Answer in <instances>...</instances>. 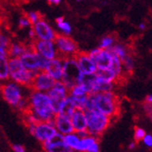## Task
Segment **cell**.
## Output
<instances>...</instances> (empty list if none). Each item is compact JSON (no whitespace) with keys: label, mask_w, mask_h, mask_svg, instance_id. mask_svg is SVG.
Instances as JSON below:
<instances>
[{"label":"cell","mask_w":152,"mask_h":152,"mask_svg":"<svg viewBox=\"0 0 152 152\" xmlns=\"http://www.w3.org/2000/svg\"><path fill=\"white\" fill-rule=\"evenodd\" d=\"M85 110H97L112 119L120 111L119 98L114 91L89 94Z\"/></svg>","instance_id":"6da1fadb"},{"label":"cell","mask_w":152,"mask_h":152,"mask_svg":"<svg viewBox=\"0 0 152 152\" xmlns=\"http://www.w3.org/2000/svg\"><path fill=\"white\" fill-rule=\"evenodd\" d=\"M29 110L40 121H52L56 113L53 110L49 96L45 92H40L31 89V93L28 97Z\"/></svg>","instance_id":"7a4b0ae2"},{"label":"cell","mask_w":152,"mask_h":152,"mask_svg":"<svg viewBox=\"0 0 152 152\" xmlns=\"http://www.w3.org/2000/svg\"><path fill=\"white\" fill-rule=\"evenodd\" d=\"M0 91L4 99L12 107L21 110L22 112L28 109V97L24 96L22 87L19 83L11 80L0 83Z\"/></svg>","instance_id":"3957f363"},{"label":"cell","mask_w":152,"mask_h":152,"mask_svg":"<svg viewBox=\"0 0 152 152\" xmlns=\"http://www.w3.org/2000/svg\"><path fill=\"white\" fill-rule=\"evenodd\" d=\"M10 80L20 85L21 86L31 89L32 83L37 72L27 70L21 63L20 58H10Z\"/></svg>","instance_id":"277c9868"},{"label":"cell","mask_w":152,"mask_h":152,"mask_svg":"<svg viewBox=\"0 0 152 152\" xmlns=\"http://www.w3.org/2000/svg\"><path fill=\"white\" fill-rule=\"evenodd\" d=\"M87 121V132L96 137L99 136L107 130L111 118L97 110H85Z\"/></svg>","instance_id":"5b68a950"},{"label":"cell","mask_w":152,"mask_h":152,"mask_svg":"<svg viewBox=\"0 0 152 152\" xmlns=\"http://www.w3.org/2000/svg\"><path fill=\"white\" fill-rule=\"evenodd\" d=\"M83 73L79 68L75 57L63 58V76L62 82L69 88V90L80 82Z\"/></svg>","instance_id":"8992f818"},{"label":"cell","mask_w":152,"mask_h":152,"mask_svg":"<svg viewBox=\"0 0 152 152\" xmlns=\"http://www.w3.org/2000/svg\"><path fill=\"white\" fill-rule=\"evenodd\" d=\"M54 43L58 51V57L61 58L74 57L79 52L77 44L69 35L57 34Z\"/></svg>","instance_id":"52a82bcc"},{"label":"cell","mask_w":152,"mask_h":152,"mask_svg":"<svg viewBox=\"0 0 152 152\" xmlns=\"http://www.w3.org/2000/svg\"><path fill=\"white\" fill-rule=\"evenodd\" d=\"M20 58L26 69L34 72L45 71L48 63V59L38 54L34 49L27 51Z\"/></svg>","instance_id":"ba28073f"},{"label":"cell","mask_w":152,"mask_h":152,"mask_svg":"<svg viewBox=\"0 0 152 152\" xmlns=\"http://www.w3.org/2000/svg\"><path fill=\"white\" fill-rule=\"evenodd\" d=\"M31 134L41 142H45L55 135L58 131L54 125V121H38L37 124L28 125Z\"/></svg>","instance_id":"9c48e42d"},{"label":"cell","mask_w":152,"mask_h":152,"mask_svg":"<svg viewBox=\"0 0 152 152\" xmlns=\"http://www.w3.org/2000/svg\"><path fill=\"white\" fill-rule=\"evenodd\" d=\"M47 93L51 99L53 110L57 114L58 112L60 104L66 96H69V88L62 81H56L55 85Z\"/></svg>","instance_id":"30bf717a"},{"label":"cell","mask_w":152,"mask_h":152,"mask_svg":"<svg viewBox=\"0 0 152 152\" xmlns=\"http://www.w3.org/2000/svg\"><path fill=\"white\" fill-rule=\"evenodd\" d=\"M88 54L95 61L97 70L109 69L111 66L113 59V54L111 51L96 48L91 50Z\"/></svg>","instance_id":"8fae6325"},{"label":"cell","mask_w":152,"mask_h":152,"mask_svg":"<svg viewBox=\"0 0 152 152\" xmlns=\"http://www.w3.org/2000/svg\"><path fill=\"white\" fill-rule=\"evenodd\" d=\"M43 145L45 152H74L64 142V135L58 132L50 139L43 142Z\"/></svg>","instance_id":"7c38bea8"},{"label":"cell","mask_w":152,"mask_h":152,"mask_svg":"<svg viewBox=\"0 0 152 152\" xmlns=\"http://www.w3.org/2000/svg\"><path fill=\"white\" fill-rule=\"evenodd\" d=\"M55 83L56 80L53 79L47 72L40 71L35 74L34 81L32 83L31 89L47 93L53 87Z\"/></svg>","instance_id":"4fadbf2b"},{"label":"cell","mask_w":152,"mask_h":152,"mask_svg":"<svg viewBox=\"0 0 152 152\" xmlns=\"http://www.w3.org/2000/svg\"><path fill=\"white\" fill-rule=\"evenodd\" d=\"M34 50L47 59H53L58 57V51L54 41L34 39L32 41Z\"/></svg>","instance_id":"5bb4252c"},{"label":"cell","mask_w":152,"mask_h":152,"mask_svg":"<svg viewBox=\"0 0 152 152\" xmlns=\"http://www.w3.org/2000/svg\"><path fill=\"white\" fill-rule=\"evenodd\" d=\"M32 28L34 30L35 39L49 40V41L55 40L57 33L53 30V28L49 25L48 22L44 18H42L40 20H38L36 23H34L32 26Z\"/></svg>","instance_id":"9a60e30c"},{"label":"cell","mask_w":152,"mask_h":152,"mask_svg":"<svg viewBox=\"0 0 152 152\" xmlns=\"http://www.w3.org/2000/svg\"><path fill=\"white\" fill-rule=\"evenodd\" d=\"M74 57L77 60V63L83 74H95L96 72V65L88 53L78 52Z\"/></svg>","instance_id":"2e32d148"},{"label":"cell","mask_w":152,"mask_h":152,"mask_svg":"<svg viewBox=\"0 0 152 152\" xmlns=\"http://www.w3.org/2000/svg\"><path fill=\"white\" fill-rule=\"evenodd\" d=\"M45 71L56 81H61L63 76V58L57 57L49 59Z\"/></svg>","instance_id":"e0dca14e"},{"label":"cell","mask_w":152,"mask_h":152,"mask_svg":"<svg viewBox=\"0 0 152 152\" xmlns=\"http://www.w3.org/2000/svg\"><path fill=\"white\" fill-rule=\"evenodd\" d=\"M73 130L76 133L87 131V121L85 110L76 109L71 116Z\"/></svg>","instance_id":"ac0fdd59"},{"label":"cell","mask_w":152,"mask_h":152,"mask_svg":"<svg viewBox=\"0 0 152 152\" xmlns=\"http://www.w3.org/2000/svg\"><path fill=\"white\" fill-rule=\"evenodd\" d=\"M53 121H54V125L57 129V131L60 134H62L63 135L74 132L72 121H71V117H68V116L62 115V114L58 113L55 115V118L53 120Z\"/></svg>","instance_id":"d6986e66"},{"label":"cell","mask_w":152,"mask_h":152,"mask_svg":"<svg viewBox=\"0 0 152 152\" xmlns=\"http://www.w3.org/2000/svg\"><path fill=\"white\" fill-rule=\"evenodd\" d=\"M34 49L33 43L23 42H11L9 48V58H20L29 50Z\"/></svg>","instance_id":"ffe728a7"},{"label":"cell","mask_w":152,"mask_h":152,"mask_svg":"<svg viewBox=\"0 0 152 152\" xmlns=\"http://www.w3.org/2000/svg\"><path fill=\"white\" fill-rule=\"evenodd\" d=\"M75 110H76V106L74 102L72 101V97L70 96H68L64 98L61 104H60V107H59L58 113L62 114V115H65L68 117H71Z\"/></svg>","instance_id":"44dd1931"},{"label":"cell","mask_w":152,"mask_h":152,"mask_svg":"<svg viewBox=\"0 0 152 152\" xmlns=\"http://www.w3.org/2000/svg\"><path fill=\"white\" fill-rule=\"evenodd\" d=\"M9 56L0 54V83L10 80Z\"/></svg>","instance_id":"7402d4cb"},{"label":"cell","mask_w":152,"mask_h":152,"mask_svg":"<svg viewBox=\"0 0 152 152\" xmlns=\"http://www.w3.org/2000/svg\"><path fill=\"white\" fill-rule=\"evenodd\" d=\"M96 74L99 78H101L102 80H104L106 82L116 83L120 80V78L118 77V75L110 69V68H109V69H105V70H97Z\"/></svg>","instance_id":"603a6c76"},{"label":"cell","mask_w":152,"mask_h":152,"mask_svg":"<svg viewBox=\"0 0 152 152\" xmlns=\"http://www.w3.org/2000/svg\"><path fill=\"white\" fill-rule=\"evenodd\" d=\"M80 140H81V136L76 132H72L71 134L64 135V142L74 151H76V149H77Z\"/></svg>","instance_id":"cb8c5ba5"},{"label":"cell","mask_w":152,"mask_h":152,"mask_svg":"<svg viewBox=\"0 0 152 152\" xmlns=\"http://www.w3.org/2000/svg\"><path fill=\"white\" fill-rule=\"evenodd\" d=\"M11 44L10 37L0 30V54L9 56V48Z\"/></svg>","instance_id":"d4e9b609"},{"label":"cell","mask_w":152,"mask_h":152,"mask_svg":"<svg viewBox=\"0 0 152 152\" xmlns=\"http://www.w3.org/2000/svg\"><path fill=\"white\" fill-rule=\"evenodd\" d=\"M109 50L111 51L114 55H116L117 57H119L121 58V60L124 59L128 54H130V53H129V49H128V48L126 47V45H124V44H119V43H116Z\"/></svg>","instance_id":"484cf974"},{"label":"cell","mask_w":152,"mask_h":152,"mask_svg":"<svg viewBox=\"0 0 152 152\" xmlns=\"http://www.w3.org/2000/svg\"><path fill=\"white\" fill-rule=\"evenodd\" d=\"M57 26L59 29V31L61 32L62 34L65 35H70L72 34V26L68 21L64 20L63 17H58L56 20Z\"/></svg>","instance_id":"4316f807"},{"label":"cell","mask_w":152,"mask_h":152,"mask_svg":"<svg viewBox=\"0 0 152 152\" xmlns=\"http://www.w3.org/2000/svg\"><path fill=\"white\" fill-rule=\"evenodd\" d=\"M115 44H116V38L115 37H114L113 35H106L101 39L98 48H101V49H108L109 50Z\"/></svg>","instance_id":"83f0119b"},{"label":"cell","mask_w":152,"mask_h":152,"mask_svg":"<svg viewBox=\"0 0 152 152\" xmlns=\"http://www.w3.org/2000/svg\"><path fill=\"white\" fill-rule=\"evenodd\" d=\"M121 63H123V67L125 72L130 73L133 72L134 68V61L131 54H128L124 59H121Z\"/></svg>","instance_id":"f1b7e54d"},{"label":"cell","mask_w":152,"mask_h":152,"mask_svg":"<svg viewBox=\"0 0 152 152\" xmlns=\"http://www.w3.org/2000/svg\"><path fill=\"white\" fill-rule=\"evenodd\" d=\"M25 15L27 16V18L29 19V20L31 21L32 25H34V23H36V22L38 20H40L42 18H44L39 12H36V11H29Z\"/></svg>","instance_id":"f546056e"},{"label":"cell","mask_w":152,"mask_h":152,"mask_svg":"<svg viewBox=\"0 0 152 152\" xmlns=\"http://www.w3.org/2000/svg\"><path fill=\"white\" fill-rule=\"evenodd\" d=\"M147 134L146 131L144 130L143 128L140 127H136L134 129V139L135 142H138V141H142V139L144 138V136Z\"/></svg>","instance_id":"4dcf8cb0"},{"label":"cell","mask_w":152,"mask_h":152,"mask_svg":"<svg viewBox=\"0 0 152 152\" xmlns=\"http://www.w3.org/2000/svg\"><path fill=\"white\" fill-rule=\"evenodd\" d=\"M32 23L31 21L29 20V19L27 18L26 15H23L19 19V27L20 29H25V28H30L32 27Z\"/></svg>","instance_id":"1f68e13d"},{"label":"cell","mask_w":152,"mask_h":152,"mask_svg":"<svg viewBox=\"0 0 152 152\" xmlns=\"http://www.w3.org/2000/svg\"><path fill=\"white\" fill-rule=\"evenodd\" d=\"M86 152H100V147H99V143H98V140L94 142L92 145H91L88 149Z\"/></svg>","instance_id":"d6a6232c"},{"label":"cell","mask_w":152,"mask_h":152,"mask_svg":"<svg viewBox=\"0 0 152 152\" xmlns=\"http://www.w3.org/2000/svg\"><path fill=\"white\" fill-rule=\"evenodd\" d=\"M144 145H145L146 147L148 148H152V135L150 134H146L145 136H144V138L142 139Z\"/></svg>","instance_id":"836d02e7"},{"label":"cell","mask_w":152,"mask_h":152,"mask_svg":"<svg viewBox=\"0 0 152 152\" xmlns=\"http://www.w3.org/2000/svg\"><path fill=\"white\" fill-rule=\"evenodd\" d=\"M145 110L148 115V117L152 120V104H149L147 102V104L145 105Z\"/></svg>","instance_id":"e575fe53"},{"label":"cell","mask_w":152,"mask_h":152,"mask_svg":"<svg viewBox=\"0 0 152 152\" xmlns=\"http://www.w3.org/2000/svg\"><path fill=\"white\" fill-rule=\"evenodd\" d=\"M13 149L15 152H25L24 148L22 147L21 145H14L13 146Z\"/></svg>","instance_id":"d590c367"},{"label":"cell","mask_w":152,"mask_h":152,"mask_svg":"<svg viewBox=\"0 0 152 152\" xmlns=\"http://www.w3.org/2000/svg\"><path fill=\"white\" fill-rule=\"evenodd\" d=\"M48 1L52 5H58L60 2H61V0H48Z\"/></svg>","instance_id":"8d00e7d4"},{"label":"cell","mask_w":152,"mask_h":152,"mask_svg":"<svg viewBox=\"0 0 152 152\" xmlns=\"http://www.w3.org/2000/svg\"><path fill=\"white\" fill-rule=\"evenodd\" d=\"M135 145H136V142L134 141V142H131L129 144V149H134L135 148Z\"/></svg>","instance_id":"74e56055"},{"label":"cell","mask_w":152,"mask_h":152,"mask_svg":"<svg viewBox=\"0 0 152 152\" xmlns=\"http://www.w3.org/2000/svg\"><path fill=\"white\" fill-rule=\"evenodd\" d=\"M138 28L141 30V31H143V30H145L146 29V23H144V22H142V23H140L138 25Z\"/></svg>","instance_id":"f35d334b"},{"label":"cell","mask_w":152,"mask_h":152,"mask_svg":"<svg viewBox=\"0 0 152 152\" xmlns=\"http://www.w3.org/2000/svg\"><path fill=\"white\" fill-rule=\"evenodd\" d=\"M147 102L149 104H152V95H149L147 96Z\"/></svg>","instance_id":"ab89813d"},{"label":"cell","mask_w":152,"mask_h":152,"mask_svg":"<svg viewBox=\"0 0 152 152\" xmlns=\"http://www.w3.org/2000/svg\"><path fill=\"white\" fill-rule=\"evenodd\" d=\"M76 1H78V2H80V1H83V0H76Z\"/></svg>","instance_id":"60d3db41"}]
</instances>
